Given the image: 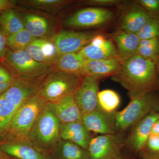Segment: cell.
I'll use <instances>...</instances> for the list:
<instances>
[{
  "label": "cell",
  "mask_w": 159,
  "mask_h": 159,
  "mask_svg": "<svg viewBox=\"0 0 159 159\" xmlns=\"http://www.w3.org/2000/svg\"><path fill=\"white\" fill-rule=\"evenodd\" d=\"M111 78L127 91L130 99L159 90L156 63L137 54L123 59Z\"/></svg>",
  "instance_id": "obj_1"
},
{
  "label": "cell",
  "mask_w": 159,
  "mask_h": 159,
  "mask_svg": "<svg viewBox=\"0 0 159 159\" xmlns=\"http://www.w3.org/2000/svg\"><path fill=\"white\" fill-rule=\"evenodd\" d=\"M153 112H159V95L156 92L131 99L126 107L116 114L117 132L123 133Z\"/></svg>",
  "instance_id": "obj_2"
},
{
  "label": "cell",
  "mask_w": 159,
  "mask_h": 159,
  "mask_svg": "<svg viewBox=\"0 0 159 159\" xmlns=\"http://www.w3.org/2000/svg\"><path fill=\"white\" fill-rule=\"evenodd\" d=\"M60 124L54 103L47 102L34 123L28 140L38 148L51 147L60 137Z\"/></svg>",
  "instance_id": "obj_3"
},
{
  "label": "cell",
  "mask_w": 159,
  "mask_h": 159,
  "mask_svg": "<svg viewBox=\"0 0 159 159\" xmlns=\"http://www.w3.org/2000/svg\"><path fill=\"white\" fill-rule=\"evenodd\" d=\"M47 102L39 94L27 99L15 114L7 132L12 138L28 140L34 123Z\"/></svg>",
  "instance_id": "obj_4"
},
{
  "label": "cell",
  "mask_w": 159,
  "mask_h": 159,
  "mask_svg": "<svg viewBox=\"0 0 159 159\" xmlns=\"http://www.w3.org/2000/svg\"><path fill=\"white\" fill-rule=\"evenodd\" d=\"M83 77L56 70L52 72L43 84L39 95L47 102H55L74 95Z\"/></svg>",
  "instance_id": "obj_5"
},
{
  "label": "cell",
  "mask_w": 159,
  "mask_h": 159,
  "mask_svg": "<svg viewBox=\"0 0 159 159\" xmlns=\"http://www.w3.org/2000/svg\"><path fill=\"white\" fill-rule=\"evenodd\" d=\"M126 138L123 133L93 137L88 151L91 159H112L121 155Z\"/></svg>",
  "instance_id": "obj_6"
},
{
  "label": "cell",
  "mask_w": 159,
  "mask_h": 159,
  "mask_svg": "<svg viewBox=\"0 0 159 159\" xmlns=\"http://www.w3.org/2000/svg\"><path fill=\"white\" fill-rule=\"evenodd\" d=\"M6 61L20 78L31 79L46 73L49 66L37 62L25 50L6 52Z\"/></svg>",
  "instance_id": "obj_7"
},
{
  "label": "cell",
  "mask_w": 159,
  "mask_h": 159,
  "mask_svg": "<svg viewBox=\"0 0 159 159\" xmlns=\"http://www.w3.org/2000/svg\"><path fill=\"white\" fill-rule=\"evenodd\" d=\"M114 17L112 11L103 8L89 7L75 12L66 20L71 28H92L105 25Z\"/></svg>",
  "instance_id": "obj_8"
},
{
  "label": "cell",
  "mask_w": 159,
  "mask_h": 159,
  "mask_svg": "<svg viewBox=\"0 0 159 159\" xmlns=\"http://www.w3.org/2000/svg\"><path fill=\"white\" fill-rule=\"evenodd\" d=\"M98 32L62 31L56 34L53 42L57 47L60 56L69 53H78L91 41Z\"/></svg>",
  "instance_id": "obj_9"
},
{
  "label": "cell",
  "mask_w": 159,
  "mask_h": 159,
  "mask_svg": "<svg viewBox=\"0 0 159 159\" xmlns=\"http://www.w3.org/2000/svg\"><path fill=\"white\" fill-rule=\"evenodd\" d=\"M102 78L87 76L83 77L78 89L74 94V99L82 116L93 111L97 107V96Z\"/></svg>",
  "instance_id": "obj_10"
},
{
  "label": "cell",
  "mask_w": 159,
  "mask_h": 159,
  "mask_svg": "<svg viewBox=\"0 0 159 159\" xmlns=\"http://www.w3.org/2000/svg\"><path fill=\"white\" fill-rule=\"evenodd\" d=\"M159 117V112L149 114L134 125L125 140V145L136 153L144 150L152 133L155 122Z\"/></svg>",
  "instance_id": "obj_11"
},
{
  "label": "cell",
  "mask_w": 159,
  "mask_h": 159,
  "mask_svg": "<svg viewBox=\"0 0 159 159\" xmlns=\"http://www.w3.org/2000/svg\"><path fill=\"white\" fill-rule=\"evenodd\" d=\"M109 113L97 107L82 116V122L90 132L100 135L118 133L116 128V114Z\"/></svg>",
  "instance_id": "obj_12"
},
{
  "label": "cell",
  "mask_w": 159,
  "mask_h": 159,
  "mask_svg": "<svg viewBox=\"0 0 159 159\" xmlns=\"http://www.w3.org/2000/svg\"><path fill=\"white\" fill-rule=\"evenodd\" d=\"M0 152L17 159H49L30 142L13 138L0 144Z\"/></svg>",
  "instance_id": "obj_13"
},
{
  "label": "cell",
  "mask_w": 159,
  "mask_h": 159,
  "mask_svg": "<svg viewBox=\"0 0 159 159\" xmlns=\"http://www.w3.org/2000/svg\"><path fill=\"white\" fill-rule=\"evenodd\" d=\"M153 17L135 2L122 14L120 21V29L138 34Z\"/></svg>",
  "instance_id": "obj_14"
},
{
  "label": "cell",
  "mask_w": 159,
  "mask_h": 159,
  "mask_svg": "<svg viewBox=\"0 0 159 159\" xmlns=\"http://www.w3.org/2000/svg\"><path fill=\"white\" fill-rule=\"evenodd\" d=\"M37 87L30 80L14 79L10 88L2 94L9 102L19 108L27 99L37 94Z\"/></svg>",
  "instance_id": "obj_15"
},
{
  "label": "cell",
  "mask_w": 159,
  "mask_h": 159,
  "mask_svg": "<svg viewBox=\"0 0 159 159\" xmlns=\"http://www.w3.org/2000/svg\"><path fill=\"white\" fill-rule=\"evenodd\" d=\"M59 136L61 139L73 142L87 150L93 138L82 120L61 124Z\"/></svg>",
  "instance_id": "obj_16"
},
{
  "label": "cell",
  "mask_w": 159,
  "mask_h": 159,
  "mask_svg": "<svg viewBox=\"0 0 159 159\" xmlns=\"http://www.w3.org/2000/svg\"><path fill=\"white\" fill-rule=\"evenodd\" d=\"M122 60L121 57L105 59L86 60L83 71V76L90 75L102 78L107 76L112 77L118 71Z\"/></svg>",
  "instance_id": "obj_17"
},
{
  "label": "cell",
  "mask_w": 159,
  "mask_h": 159,
  "mask_svg": "<svg viewBox=\"0 0 159 159\" xmlns=\"http://www.w3.org/2000/svg\"><path fill=\"white\" fill-rule=\"evenodd\" d=\"M53 103L61 124L82 120V114L74 99V95L67 96Z\"/></svg>",
  "instance_id": "obj_18"
},
{
  "label": "cell",
  "mask_w": 159,
  "mask_h": 159,
  "mask_svg": "<svg viewBox=\"0 0 159 159\" xmlns=\"http://www.w3.org/2000/svg\"><path fill=\"white\" fill-rule=\"evenodd\" d=\"M113 39L122 59L136 54L141 41L138 34L120 29L114 34Z\"/></svg>",
  "instance_id": "obj_19"
},
{
  "label": "cell",
  "mask_w": 159,
  "mask_h": 159,
  "mask_svg": "<svg viewBox=\"0 0 159 159\" xmlns=\"http://www.w3.org/2000/svg\"><path fill=\"white\" fill-rule=\"evenodd\" d=\"M86 61L78 52L60 55L54 64L57 70L84 77L83 71Z\"/></svg>",
  "instance_id": "obj_20"
},
{
  "label": "cell",
  "mask_w": 159,
  "mask_h": 159,
  "mask_svg": "<svg viewBox=\"0 0 159 159\" xmlns=\"http://www.w3.org/2000/svg\"><path fill=\"white\" fill-rule=\"evenodd\" d=\"M79 53L86 60L105 59L121 57L115 45L111 40H108V42L104 45L99 47L89 44Z\"/></svg>",
  "instance_id": "obj_21"
},
{
  "label": "cell",
  "mask_w": 159,
  "mask_h": 159,
  "mask_svg": "<svg viewBox=\"0 0 159 159\" xmlns=\"http://www.w3.org/2000/svg\"><path fill=\"white\" fill-rule=\"evenodd\" d=\"M0 27L6 38L25 29L24 22L16 12L11 9L2 11Z\"/></svg>",
  "instance_id": "obj_22"
},
{
  "label": "cell",
  "mask_w": 159,
  "mask_h": 159,
  "mask_svg": "<svg viewBox=\"0 0 159 159\" xmlns=\"http://www.w3.org/2000/svg\"><path fill=\"white\" fill-rule=\"evenodd\" d=\"M57 153L58 159H91L88 150L61 139L57 146Z\"/></svg>",
  "instance_id": "obj_23"
},
{
  "label": "cell",
  "mask_w": 159,
  "mask_h": 159,
  "mask_svg": "<svg viewBox=\"0 0 159 159\" xmlns=\"http://www.w3.org/2000/svg\"><path fill=\"white\" fill-rule=\"evenodd\" d=\"M25 29L35 39L45 36L49 31V25L47 20L40 16L28 14L25 17Z\"/></svg>",
  "instance_id": "obj_24"
},
{
  "label": "cell",
  "mask_w": 159,
  "mask_h": 159,
  "mask_svg": "<svg viewBox=\"0 0 159 159\" xmlns=\"http://www.w3.org/2000/svg\"><path fill=\"white\" fill-rule=\"evenodd\" d=\"M121 103L118 93L111 89L99 91L97 96V107L109 113L116 112Z\"/></svg>",
  "instance_id": "obj_25"
},
{
  "label": "cell",
  "mask_w": 159,
  "mask_h": 159,
  "mask_svg": "<svg viewBox=\"0 0 159 159\" xmlns=\"http://www.w3.org/2000/svg\"><path fill=\"white\" fill-rule=\"evenodd\" d=\"M18 108L7 100L2 95L0 96V136L8 132L12 118Z\"/></svg>",
  "instance_id": "obj_26"
},
{
  "label": "cell",
  "mask_w": 159,
  "mask_h": 159,
  "mask_svg": "<svg viewBox=\"0 0 159 159\" xmlns=\"http://www.w3.org/2000/svg\"><path fill=\"white\" fill-rule=\"evenodd\" d=\"M35 39L24 29L17 33L6 38V44L12 51H20L25 49Z\"/></svg>",
  "instance_id": "obj_27"
},
{
  "label": "cell",
  "mask_w": 159,
  "mask_h": 159,
  "mask_svg": "<svg viewBox=\"0 0 159 159\" xmlns=\"http://www.w3.org/2000/svg\"><path fill=\"white\" fill-rule=\"evenodd\" d=\"M136 54L156 63L159 58V39L141 40Z\"/></svg>",
  "instance_id": "obj_28"
},
{
  "label": "cell",
  "mask_w": 159,
  "mask_h": 159,
  "mask_svg": "<svg viewBox=\"0 0 159 159\" xmlns=\"http://www.w3.org/2000/svg\"><path fill=\"white\" fill-rule=\"evenodd\" d=\"M138 34L141 40L159 39V18L152 17Z\"/></svg>",
  "instance_id": "obj_29"
},
{
  "label": "cell",
  "mask_w": 159,
  "mask_h": 159,
  "mask_svg": "<svg viewBox=\"0 0 159 159\" xmlns=\"http://www.w3.org/2000/svg\"><path fill=\"white\" fill-rule=\"evenodd\" d=\"M43 39H35L25 49L28 54L37 62L49 65L43 54L42 43Z\"/></svg>",
  "instance_id": "obj_30"
},
{
  "label": "cell",
  "mask_w": 159,
  "mask_h": 159,
  "mask_svg": "<svg viewBox=\"0 0 159 159\" xmlns=\"http://www.w3.org/2000/svg\"><path fill=\"white\" fill-rule=\"evenodd\" d=\"M42 49L43 54L49 66L54 63L60 56L57 47L53 41L43 39Z\"/></svg>",
  "instance_id": "obj_31"
},
{
  "label": "cell",
  "mask_w": 159,
  "mask_h": 159,
  "mask_svg": "<svg viewBox=\"0 0 159 159\" xmlns=\"http://www.w3.org/2000/svg\"><path fill=\"white\" fill-rule=\"evenodd\" d=\"M70 1L61 0H33L29 1L32 7L42 9H54L70 2Z\"/></svg>",
  "instance_id": "obj_32"
},
{
  "label": "cell",
  "mask_w": 159,
  "mask_h": 159,
  "mask_svg": "<svg viewBox=\"0 0 159 159\" xmlns=\"http://www.w3.org/2000/svg\"><path fill=\"white\" fill-rule=\"evenodd\" d=\"M142 151L153 157H159V134L152 133Z\"/></svg>",
  "instance_id": "obj_33"
},
{
  "label": "cell",
  "mask_w": 159,
  "mask_h": 159,
  "mask_svg": "<svg viewBox=\"0 0 159 159\" xmlns=\"http://www.w3.org/2000/svg\"><path fill=\"white\" fill-rule=\"evenodd\" d=\"M136 2L152 16L159 18V0H139Z\"/></svg>",
  "instance_id": "obj_34"
},
{
  "label": "cell",
  "mask_w": 159,
  "mask_h": 159,
  "mask_svg": "<svg viewBox=\"0 0 159 159\" xmlns=\"http://www.w3.org/2000/svg\"><path fill=\"white\" fill-rule=\"evenodd\" d=\"M121 2V1L119 0H89L84 2L87 5L97 6L98 8L116 6Z\"/></svg>",
  "instance_id": "obj_35"
},
{
  "label": "cell",
  "mask_w": 159,
  "mask_h": 159,
  "mask_svg": "<svg viewBox=\"0 0 159 159\" xmlns=\"http://www.w3.org/2000/svg\"><path fill=\"white\" fill-rule=\"evenodd\" d=\"M6 40L0 27V58L4 57L6 54Z\"/></svg>",
  "instance_id": "obj_36"
},
{
  "label": "cell",
  "mask_w": 159,
  "mask_h": 159,
  "mask_svg": "<svg viewBox=\"0 0 159 159\" xmlns=\"http://www.w3.org/2000/svg\"><path fill=\"white\" fill-rule=\"evenodd\" d=\"M13 78L6 70L0 66V82L11 81Z\"/></svg>",
  "instance_id": "obj_37"
},
{
  "label": "cell",
  "mask_w": 159,
  "mask_h": 159,
  "mask_svg": "<svg viewBox=\"0 0 159 159\" xmlns=\"http://www.w3.org/2000/svg\"><path fill=\"white\" fill-rule=\"evenodd\" d=\"M15 2L9 0H0V11L11 9L14 6Z\"/></svg>",
  "instance_id": "obj_38"
},
{
  "label": "cell",
  "mask_w": 159,
  "mask_h": 159,
  "mask_svg": "<svg viewBox=\"0 0 159 159\" xmlns=\"http://www.w3.org/2000/svg\"><path fill=\"white\" fill-rule=\"evenodd\" d=\"M13 80L5 82H0V94L2 95L8 90L13 84Z\"/></svg>",
  "instance_id": "obj_39"
},
{
  "label": "cell",
  "mask_w": 159,
  "mask_h": 159,
  "mask_svg": "<svg viewBox=\"0 0 159 159\" xmlns=\"http://www.w3.org/2000/svg\"><path fill=\"white\" fill-rule=\"evenodd\" d=\"M152 133L159 134V117L154 124Z\"/></svg>",
  "instance_id": "obj_40"
},
{
  "label": "cell",
  "mask_w": 159,
  "mask_h": 159,
  "mask_svg": "<svg viewBox=\"0 0 159 159\" xmlns=\"http://www.w3.org/2000/svg\"><path fill=\"white\" fill-rule=\"evenodd\" d=\"M139 154L141 159H159V157H153L150 156L144 151L141 152Z\"/></svg>",
  "instance_id": "obj_41"
},
{
  "label": "cell",
  "mask_w": 159,
  "mask_h": 159,
  "mask_svg": "<svg viewBox=\"0 0 159 159\" xmlns=\"http://www.w3.org/2000/svg\"><path fill=\"white\" fill-rule=\"evenodd\" d=\"M156 69L157 74L158 77L159 81V58L158 60L157 61L156 63Z\"/></svg>",
  "instance_id": "obj_42"
},
{
  "label": "cell",
  "mask_w": 159,
  "mask_h": 159,
  "mask_svg": "<svg viewBox=\"0 0 159 159\" xmlns=\"http://www.w3.org/2000/svg\"><path fill=\"white\" fill-rule=\"evenodd\" d=\"M122 156L123 159H136L134 158V157H132L126 156H124L122 154Z\"/></svg>",
  "instance_id": "obj_43"
},
{
  "label": "cell",
  "mask_w": 159,
  "mask_h": 159,
  "mask_svg": "<svg viewBox=\"0 0 159 159\" xmlns=\"http://www.w3.org/2000/svg\"><path fill=\"white\" fill-rule=\"evenodd\" d=\"M112 159H123V158H122V154H121V155L115 158Z\"/></svg>",
  "instance_id": "obj_44"
},
{
  "label": "cell",
  "mask_w": 159,
  "mask_h": 159,
  "mask_svg": "<svg viewBox=\"0 0 159 159\" xmlns=\"http://www.w3.org/2000/svg\"><path fill=\"white\" fill-rule=\"evenodd\" d=\"M2 152H1V153H0V159H6V158L4 157H3L2 156Z\"/></svg>",
  "instance_id": "obj_45"
},
{
  "label": "cell",
  "mask_w": 159,
  "mask_h": 159,
  "mask_svg": "<svg viewBox=\"0 0 159 159\" xmlns=\"http://www.w3.org/2000/svg\"><path fill=\"white\" fill-rule=\"evenodd\" d=\"M1 94H0V96H1Z\"/></svg>",
  "instance_id": "obj_46"
},
{
  "label": "cell",
  "mask_w": 159,
  "mask_h": 159,
  "mask_svg": "<svg viewBox=\"0 0 159 159\" xmlns=\"http://www.w3.org/2000/svg\"></svg>",
  "instance_id": "obj_47"
}]
</instances>
